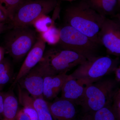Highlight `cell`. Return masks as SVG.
Returning <instances> with one entry per match:
<instances>
[{
    "label": "cell",
    "instance_id": "obj_1",
    "mask_svg": "<svg viewBox=\"0 0 120 120\" xmlns=\"http://www.w3.org/2000/svg\"><path fill=\"white\" fill-rule=\"evenodd\" d=\"M64 16L66 25L72 27L101 45L99 33L106 17L91 8L85 0L68 6Z\"/></svg>",
    "mask_w": 120,
    "mask_h": 120
},
{
    "label": "cell",
    "instance_id": "obj_2",
    "mask_svg": "<svg viewBox=\"0 0 120 120\" xmlns=\"http://www.w3.org/2000/svg\"><path fill=\"white\" fill-rule=\"evenodd\" d=\"M117 82L115 80L101 79L86 86L82 96L76 105L81 106L84 113L91 114L111 105Z\"/></svg>",
    "mask_w": 120,
    "mask_h": 120
},
{
    "label": "cell",
    "instance_id": "obj_3",
    "mask_svg": "<svg viewBox=\"0 0 120 120\" xmlns=\"http://www.w3.org/2000/svg\"><path fill=\"white\" fill-rule=\"evenodd\" d=\"M119 62L118 57L114 59L106 56H97L91 60H86L70 75L86 86L114 72Z\"/></svg>",
    "mask_w": 120,
    "mask_h": 120
},
{
    "label": "cell",
    "instance_id": "obj_4",
    "mask_svg": "<svg viewBox=\"0 0 120 120\" xmlns=\"http://www.w3.org/2000/svg\"><path fill=\"white\" fill-rule=\"evenodd\" d=\"M86 59L75 52L62 48H53L45 52L39 62L45 76L67 73Z\"/></svg>",
    "mask_w": 120,
    "mask_h": 120
},
{
    "label": "cell",
    "instance_id": "obj_5",
    "mask_svg": "<svg viewBox=\"0 0 120 120\" xmlns=\"http://www.w3.org/2000/svg\"><path fill=\"white\" fill-rule=\"evenodd\" d=\"M60 48L75 52L90 60L98 56L99 45L71 26L66 25L60 30Z\"/></svg>",
    "mask_w": 120,
    "mask_h": 120
},
{
    "label": "cell",
    "instance_id": "obj_6",
    "mask_svg": "<svg viewBox=\"0 0 120 120\" xmlns=\"http://www.w3.org/2000/svg\"><path fill=\"white\" fill-rule=\"evenodd\" d=\"M36 31L29 26L13 27L5 39V51L15 60H20L27 55L37 41Z\"/></svg>",
    "mask_w": 120,
    "mask_h": 120
},
{
    "label": "cell",
    "instance_id": "obj_7",
    "mask_svg": "<svg viewBox=\"0 0 120 120\" xmlns=\"http://www.w3.org/2000/svg\"><path fill=\"white\" fill-rule=\"evenodd\" d=\"M58 4L57 0H23L11 20L13 27L32 25L39 17L54 10Z\"/></svg>",
    "mask_w": 120,
    "mask_h": 120
},
{
    "label": "cell",
    "instance_id": "obj_8",
    "mask_svg": "<svg viewBox=\"0 0 120 120\" xmlns=\"http://www.w3.org/2000/svg\"><path fill=\"white\" fill-rule=\"evenodd\" d=\"M101 45L109 53L118 57L120 55V23L118 19L105 18L98 34Z\"/></svg>",
    "mask_w": 120,
    "mask_h": 120
},
{
    "label": "cell",
    "instance_id": "obj_9",
    "mask_svg": "<svg viewBox=\"0 0 120 120\" xmlns=\"http://www.w3.org/2000/svg\"><path fill=\"white\" fill-rule=\"evenodd\" d=\"M45 75L39 63L21 78L17 83L34 98L43 97L44 78Z\"/></svg>",
    "mask_w": 120,
    "mask_h": 120
},
{
    "label": "cell",
    "instance_id": "obj_10",
    "mask_svg": "<svg viewBox=\"0 0 120 120\" xmlns=\"http://www.w3.org/2000/svg\"><path fill=\"white\" fill-rule=\"evenodd\" d=\"M46 42L40 36L37 41L27 54L25 60L15 78L12 86H13L20 79L39 63L45 53Z\"/></svg>",
    "mask_w": 120,
    "mask_h": 120
},
{
    "label": "cell",
    "instance_id": "obj_11",
    "mask_svg": "<svg viewBox=\"0 0 120 120\" xmlns=\"http://www.w3.org/2000/svg\"><path fill=\"white\" fill-rule=\"evenodd\" d=\"M48 104L53 120H76L77 110L74 102L60 98Z\"/></svg>",
    "mask_w": 120,
    "mask_h": 120
},
{
    "label": "cell",
    "instance_id": "obj_12",
    "mask_svg": "<svg viewBox=\"0 0 120 120\" xmlns=\"http://www.w3.org/2000/svg\"><path fill=\"white\" fill-rule=\"evenodd\" d=\"M64 73L54 75H46L43 81V97L46 101H51L56 98L65 82L69 77Z\"/></svg>",
    "mask_w": 120,
    "mask_h": 120
},
{
    "label": "cell",
    "instance_id": "obj_13",
    "mask_svg": "<svg viewBox=\"0 0 120 120\" xmlns=\"http://www.w3.org/2000/svg\"><path fill=\"white\" fill-rule=\"evenodd\" d=\"M61 89V98L68 100L75 104L83 94L85 86L69 75Z\"/></svg>",
    "mask_w": 120,
    "mask_h": 120
},
{
    "label": "cell",
    "instance_id": "obj_14",
    "mask_svg": "<svg viewBox=\"0 0 120 120\" xmlns=\"http://www.w3.org/2000/svg\"><path fill=\"white\" fill-rule=\"evenodd\" d=\"M19 100L12 91L4 94L3 115L7 120H15L18 112Z\"/></svg>",
    "mask_w": 120,
    "mask_h": 120
},
{
    "label": "cell",
    "instance_id": "obj_15",
    "mask_svg": "<svg viewBox=\"0 0 120 120\" xmlns=\"http://www.w3.org/2000/svg\"><path fill=\"white\" fill-rule=\"evenodd\" d=\"M91 8L103 16L113 15L117 5V0H85Z\"/></svg>",
    "mask_w": 120,
    "mask_h": 120
},
{
    "label": "cell",
    "instance_id": "obj_16",
    "mask_svg": "<svg viewBox=\"0 0 120 120\" xmlns=\"http://www.w3.org/2000/svg\"><path fill=\"white\" fill-rule=\"evenodd\" d=\"M13 67L10 60L4 58L0 62V91L11 80L13 77Z\"/></svg>",
    "mask_w": 120,
    "mask_h": 120
},
{
    "label": "cell",
    "instance_id": "obj_17",
    "mask_svg": "<svg viewBox=\"0 0 120 120\" xmlns=\"http://www.w3.org/2000/svg\"><path fill=\"white\" fill-rule=\"evenodd\" d=\"M33 105L38 120H53L50 112L48 102L43 97L34 98Z\"/></svg>",
    "mask_w": 120,
    "mask_h": 120
},
{
    "label": "cell",
    "instance_id": "obj_18",
    "mask_svg": "<svg viewBox=\"0 0 120 120\" xmlns=\"http://www.w3.org/2000/svg\"><path fill=\"white\" fill-rule=\"evenodd\" d=\"M23 1V0H0V9L11 21L15 11Z\"/></svg>",
    "mask_w": 120,
    "mask_h": 120
},
{
    "label": "cell",
    "instance_id": "obj_19",
    "mask_svg": "<svg viewBox=\"0 0 120 120\" xmlns=\"http://www.w3.org/2000/svg\"><path fill=\"white\" fill-rule=\"evenodd\" d=\"M32 25L40 34L47 31L53 26L52 19L45 15H42L38 18L34 22Z\"/></svg>",
    "mask_w": 120,
    "mask_h": 120
},
{
    "label": "cell",
    "instance_id": "obj_20",
    "mask_svg": "<svg viewBox=\"0 0 120 120\" xmlns=\"http://www.w3.org/2000/svg\"><path fill=\"white\" fill-rule=\"evenodd\" d=\"M93 120H117L111 105L105 106L92 114Z\"/></svg>",
    "mask_w": 120,
    "mask_h": 120
},
{
    "label": "cell",
    "instance_id": "obj_21",
    "mask_svg": "<svg viewBox=\"0 0 120 120\" xmlns=\"http://www.w3.org/2000/svg\"><path fill=\"white\" fill-rule=\"evenodd\" d=\"M40 34V37L46 43L52 45L58 43L60 40V30L54 26L47 30V31Z\"/></svg>",
    "mask_w": 120,
    "mask_h": 120
},
{
    "label": "cell",
    "instance_id": "obj_22",
    "mask_svg": "<svg viewBox=\"0 0 120 120\" xmlns=\"http://www.w3.org/2000/svg\"><path fill=\"white\" fill-rule=\"evenodd\" d=\"M111 108L117 120H120V88L116 89L114 94Z\"/></svg>",
    "mask_w": 120,
    "mask_h": 120
},
{
    "label": "cell",
    "instance_id": "obj_23",
    "mask_svg": "<svg viewBox=\"0 0 120 120\" xmlns=\"http://www.w3.org/2000/svg\"><path fill=\"white\" fill-rule=\"evenodd\" d=\"M16 119L17 120H32L30 116L22 109L18 111Z\"/></svg>",
    "mask_w": 120,
    "mask_h": 120
},
{
    "label": "cell",
    "instance_id": "obj_24",
    "mask_svg": "<svg viewBox=\"0 0 120 120\" xmlns=\"http://www.w3.org/2000/svg\"><path fill=\"white\" fill-rule=\"evenodd\" d=\"M4 102V94L0 91V117L3 115Z\"/></svg>",
    "mask_w": 120,
    "mask_h": 120
},
{
    "label": "cell",
    "instance_id": "obj_25",
    "mask_svg": "<svg viewBox=\"0 0 120 120\" xmlns=\"http://www.w3.org/2000/svg\"><path fill=\"white\" fill-rule=\"evenodd\" d=\"M114 72L115 73L116 79L115 80L117 82H120V67L118 66L115 69Z\"/></svg>",
    "mask_w": 120,
    "mask_h": 120
},
{
    "label": "cell",
    "instance_id": "obj_26",
    "mask_svg": "<svg viewBox=\"0 0 120 120\" xmlns=\"http://www.w3.org/2000/svg\"><path fill=\"white\" fill-rule=\"evenodd\" d=\"M8 19L4 13L0 9V23H3Z\"/></svg>",
    "mask_w": 120,
    "mask_h": 120
},
{
    "label": "cell",
    "instance_id": "obj_27",
    "mask_svg": "<svg viewBox=\"0 0 120 120\" xmlns=\"http://www.w3.org/2000/svg\"><path fill=\"white\" fill-rule=\"evenodd\" d=\"M80 120H93L92 114L84 113Z\"/></svg>",
    "mask_w": 120,
    "mask_h": 120
},
{
    "label": "cell",
    "instance_id": "obj_28",
    "mask_svg": "<svg viewBox=\"0 0 120 120\" xmlns=\"http://www.w3.org/2000/svg\"><path fill=\"white\" fill-rule=\"evenodd\" d=\"M5 51L4 48L0 46V62L4 58Z\"/></svg>",
    "mask_w": 120,
    "mask_h": 120
},
{
    "label": "cell",
    "instance_id": "obj_29",
    "mask_svg": "<svg viewBox=\"0 0 120 120\" xmlns=\"http://www.w3.org/2000/svg\"><path fill=\"white\" fill-rule=\"evenodd\" d=\"M3 24V23H0V34L4 29V26Z\"/></svg>",
    "mask_w": 120,
    "mask_h": 120
},
{
    "label": "cell",
    "instance_id": "obj_30",
    "mask_svg": "<svg viewBox=\"0 0 120 120\" xmlns=\"http://www.w3.org/2000/svg\"><path fill=\"white\" fill-rule=\"evenodd\" d=\"M118 0V4H120V0Z\"/></svg>",
    "mask_w": 120,
    "mask_h": 120
},
{
    "label": "cell",
    "instance_id": "obj_31",
    "mask_svg": "<svg viewBox=\"0 0 120 120\" xmlns=\"http://www.w3.org/2000/svg\"><path fill=\"white\" fill-rule=\"evenodd\" d=\"M5 120V119H4V120Z\"/></svg>",
    "mask_w": 120,
    "mask_h": 120
}]
</instances>
